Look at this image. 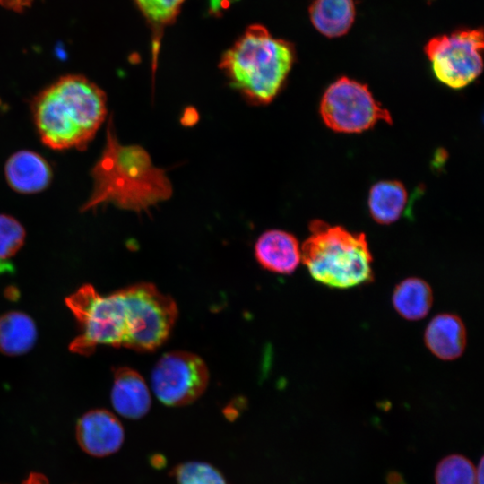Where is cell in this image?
<instances>
[{"label": "cell", "instance_id": "1", "mask_svg": "<svg viewBox=\"0 0 484 484\" xmlns=\"http://www.w3.org/2000/svg\"><path fill=\"white\" fill-rule=\"evenodd\" d=\"M91 176L92 191L81 208L83 212L108 203L139 212L172 195V185L165 171L152 164L142 146L122 144L111 117L104 149Z\"/></svg>", "mask_w": 484, "mask_h": 484}, {"label": "cell", "instance_id": "2", "mask_svg": "<svg viewBox=\"0 0 484 484\" xmlns=\"http://www.w3.org/2000/svg\"><path fill=\"white\" fill-rule=\"evenodd\" d=\"M41 142L53 150H84L107 117V95L81 74H66L40 91L30 104Z\"/></svg>", "mask_w": 484, "mask_h": 484}, {"label": "cell", "instance_id": "3", "mask_svg": "<svg viewBox=\"0 0 484 484\" xmlns=\"http://www.w3.org/2000/svg\"><path fill=\"white\" fill-rule=\"evenodd\" d=\"M295 60L293 45L273 37L262 24L248 25L221 56L219 67L231 87L255 105L270 103Z\"/></svg>", "mask_w": 484, "mask_h": 484}, {"label": "cell", "instance_id": "4", "mask_svg": "<svg viewBox=\"0 0 484 484\" xmlns=\"http://www.w3.org/2000/svg\"><path fill=\"white\" fill-rule=\"evenodd\" d=\"M301 250V261L316 281L349 289L372 281L373 257L364 233L315 220Z\"/></svg>", "mask_w": 484, "mask_h": 484}, {"label": "cell", "instance_id": "5", "mask_svg": "<svg viewBox=\"0 0 484 484\" xmlns=\"http://www.w3.org/2000/svg\"><path fill=\"white\" fill-rule=\"evenodd\" d=\"M65 304L80 329V334L70 344L73 352L91 355L100 344L125 347L127 307L121 290L101 296L91 285L86 284L67 297Z\"/></svg>", "mask_w": 484, "mask_h": 484}, {"label": "cell", "instance_id": "6", "mask_svg": "<svg viewBox=\"0 0 484 484\" xmlns=\"http://www.w3.org/2000/svg\"><path fill=\"white\" fill-rule=\"evenodd\" d=\"M127 307L125 348L152 351L168 339L177 317L176 302L153 284L138 283L121 290Z\"/></svg>", "mask_w": 484, "mask_h": 484}, {"label": "cell", "instance_id": "7", "mask_svg": "<svg viewBox=\"0 0 484 484\" xmlns=\"http://www.w3.org/2000/svg\"><path fill=\"white\" fill-rule=\"evenodd\" d=\"M320 113L328 127L341 133H359L380 120L392 123L391 115L376 101L367 86L347 77L327 88Z\"/></svg>", "mask_w": 484, "mask_h": 484}, {"label": "cell", "instance_id": "8", "mask_svg": "<svg viewBox=\"0 0 484 484\" xmlns=\"http://www.w3.org/2000/svg\"><path fill=\"white\" fill-rule=\"evenodd\" d=\"M482 30H461L430 39L426 54L436 77L453 89L473 82L482 72Z\"/></svg>", "mask_w": 484, "mask_h": 484}, {"label": "cell", "instance_id": "9", "mask_svg": "<svg viewBox=\"0 0 484 484\" xmlns=\"http://www.w3.org/2000/svg\"><path fill=\"white\" fill-rule=\"evenodd\" d=\"M209 372L197 355L182 350L165 353L151 373V386L158 400L170 407L188 405L206 390Z\"/></svg>", "mask_w": 484, "mask_h": 484}, {"label": "cell", "instance_id": "10", "mask_svg": "<svg viewBox=\"0 0 484 484\" xmlns=\"http://www.w3.org/2000/svg\"><path fill=\"white\" fill-rule=\"evenodd\" d=\"M76 439L86 454L104 457L120 449L125 440V431L113 413L104 409H95L83 414L77 421Z\"/></svg>", "mask_w": 484, "mask_h": 484}, {"label": "cell", "instance_id": "11", "mask_svg": "<svg viewBox=\"0 0 484 484\" xmlns=\"http://www.w3.org/2000/svg\"><path fill=\"white\" fill-rule=\"evenodd\" d=\"M4 175L13 190L25 194L45 190L53 177L49 163L40 154L28 150L19 151L9 157Z\"/></svg>", "mask_w": 484, "mask_h": 484}, {"label": "cell", "instance_id": "12", "mask_svg": "<svg viewBox=\"0 0 484 484\" xmlns=\"http://www.w3.org/2000/svg\"><path fill=\"white\" fill-rule=\"evenodd\" d=\"M255 255L261 266L280 274H290L301 262L297 238L281 229L264 232L255 245Z\"/></svg>", "mask_w": 484, "mask_h": 484}, {"label": "cell", "instance_id": "13", "mask_svg": "<svg viewBox=\"0 0 484 484\" xmlns=\"http://www.w3.org/2000/svg\"><path fill=\"white\" fill-rule=\"evenodd\" d=\"M111 403L119 415L129 419H141L149 412L151 394L144 379L137 371L129 367L115 370Z\"/></svg>", "mask_w": 484, "mask_h": 484}, {"label": "cell", "instance_id": "14", "mask_svg": "<svg viewBox=\"0 0 484 484\" xmlns=\"http://www.w3.org/2000/svg\"><path fill=\"white\" fill-rule=\"evenodd\" d=\"M424 341L436 358L454 360L464 352L467 331L458 315L450 313L438 314L428 324Z\"/></svg>", "mask_w": 484, "mask_h": 484}, {"label": "cell", "instance_id": "15", "mask_svg": "<svg viewBox=\"0 0 484 484\" xmlns=\"http://www.w3.org/2000/svg\"><path fill=\"white\" fill-rule=\"evenodd\" d=\"M151 30V69L154 77L165 29L177 21L186 0H133Z\"/></svg>", "mask_w": 484, "mask_h": 484}, {"label": "cell", "instance_id": "16", "mask_svg": "<svg viewBox=\"0 0 484 484\" xmlns=\"http://www.w3.org/2000/svg\"><path fill=\"white\" fill-rule=\"evenodd\" d=\"M392 303L404 319H423L433 304V291L429 284L418 277H408L399 282L393 292Z\"/></svg>", "mask_w": 484, "mask_h": 484}, {"label": "cell", "instance_id": "17", "mask_svg": "<svg viewBox=\"0 0 484 484\" xmlns=\"http://www.w3.org/2000/svg\"><path fill=\"white\" fill-rule=\"evenodd\" d=\"M314 27L322 34L333 38L345 34L355 17L353 0H315L309 8Z\"/></svg>", "mask_w": 484, "mask_h": 484}, {"label": "cell", "instance_id": "18", "mask_svg": "<svg viewBox=\"0 0 484 484\" xmlns=\"http://www.w3.org/2000/svg\"><path fill=\"white\" fill-rule=\"evenodd\" d=\"M37 339L34 321L26 314L12 311L0 315V352L18 356L28 352Z\"/></svg>", "mask_w": 484, "mask_h": 484}, {"label": "cell", "instance_id": "19", "mask_svg": "<svg viewBox=\"0 0 484 484\" xmlns=\"http://www.w3.org/2000/svg\"><path fill=\"white\" fill-rule=\"evenodd\" d=\"M407 200V191L402 183L378 182L371 187L369 193L370 215L379 224L393 223L403 213Z\"/></svg>", "mask_w": 484, "mask_h": 484}, {"label": "cell", "instance_id": "20", "mask_svg": "<svg viewBox=\"0 0 484 484\" xmlns=\"http://www.w3.org/2000/svg\"><path fill=\"white\" fill-rule=\"evenodd\" d=\"M436 484H477V468L462 454L444 457L435 471Z\"/></svg>", "mask_w": 484, "mask_h": 484}, {"label": "cell", "instance_id": "21", "mask_svg": "<svg viewBox=\"0 0 484 484\" xmlns=\"http://www.w3.org/2000/svg\"><path fill=\"white\" fill-rule=\"evenodd\" d=\"M177 484H229L213 465L204 462L177 464L170 472Z\"/></svg>", "mask_w": 484, "mask_h": 484}, {"label": "cell", "instance_id": "22", "mask_svg": "<svg viewBox=\"0 0 484 484\" xmlns=\"http://www.w3.org/2000/svg\"><path fill=\"white\" fill-rule=\"evenodd\" d=\"M25 229L13 217L0 214V259L14 255L23 246Z\"/></svg>", "mask_w": 484, "mask_h": 484}, {"label": "cell", "instance_id": "23", "mask_svg": "<svg viewBox=\"0 0 484 484\" xmlns=\"http://www.w3.org/2000/svg\"><path fill=\"white\" fill-rule=\"evenodd\" d=\"M34 0H0V4L5 9L21 13L29 8Z\"/></svg>", "mask_w": 484, "mask_h": 484}, {"label": "cell", "instance_id": "24", "mask_svg": "<svg viewBox=\"0 0 484 484\" xmlns=\"http://www.w3.org/2000/svg\"><path fill=\"white\" fill-rule=\"evenodd\" d=\"M238 0H209V13L216 17L221 15L222 12L227 10Z\"/></svg>", "mask_w": 484, "mask_h": 484}, {"label": "cell", "instance_id": "25", "mask_svg": "<svg viewBox=\"0 0 484 484\" xmlns=\"http://www.w3.org/2000/svg\"><path fill=\"white\" fill-rule=\"evenodd\" d=\"M23 484H48L45 476L39 473H31L23 482Z\"/></svg>", "mask_w": 484, "mask_h": 484}, {"label": "cell", "instance_id": "26", "mask_svg": "<svg viewBox=\"0 0 484 484\" xmlns=\"http://www.w3.org/2000/svg\"><path fill=\"white\" fill-rule=\"evenodd\" d=\"M483 457L480 458L477 467V484H484V468Z\"/></svg>", "mask_w": 484, "mask_h": 484}]
</instances>
